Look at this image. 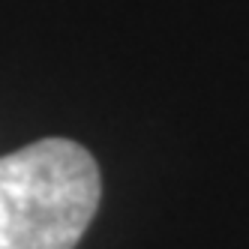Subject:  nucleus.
Instances as JSON below:
<instances>
[{
	"instance_id": "obj_1",
	"label": "nucleus",
	"mask_w": 249,
	"mask_h": 249,
	"mask_svg": "<svg viewBox=\"0 0 249 249\" xmlns=\"http://www.w3.org/2000/svg\"><path fill=\"white\" fill-rule=\"evenodd\" d=\"M99 195V168L75 141L42 138L0 156V249H75Z\"/></svg>"
}]
</instances>
